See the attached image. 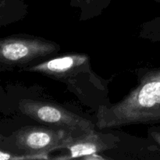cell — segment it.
Masks as SVG:
<instances>
[{
  "instance_id": "cell-7",
  "label": "cell",
  "mask_w": 160,
  "mask_h": 160,
  "mask_svg": "<svg viewBox=\"0 0 160 160\" xmlns=\"http://www.w3.org/2000/svg\"><path fill=\"white\" fill-rule=\"evenodd\" d=\"M148 24V30H149V32L148 35L149 38H151L152 40L160 41V17L156 18Z\"/></svg>"
},
{
  "instance_id": "cell-6",
  "label": "cell",
  "mask_w": 160,
  "mask_h": 160,
  "mask_svg": "<svg viewBox=\"0 0 160 160\" xmlns=\"http://www.w3.org/2000/svg\"><path fill=\"white\" fill-rule=\"evenodd\" d=\"M118 138L112 134H103L93 131L72 136L62 149L68 151V155L58 156L57 159H71L81 158L111 149L116 146Z\"/></svg>"
},
{
  "instance_id": "cell-3",
  "label": "cell",
  "mask_w": 160,
  "mask_h": 160,
  "mask_svg": "<svg viewBox=\"0 0 160 160\" xmlns=\"http://www.w3.org/2000/svg\"><path fill=\"white\" fill-rule=\"evenodd\" d=\"M14 135V143L25 154L36 159H48L51 152L62 149L73 136L63 129L46 126H28L20 128Z\"/></svg>"
},
{
  "instance_id": "cell-1",
  "label": "cell",
  "mask_w": 160,
  "mask_h": 160,
  "mask_svg": "<svg viewBox=\"0 0 160 160\" xmlns=\"http://www.w3.org/2000/svg\"><path fill=\"white\" fill-rule=\"evenodd\" d=\"M97 128L112 129L133 124H160V67L142 73L139 84L119 102L101 106Z\"/></svg>"
},
{
  "instance_id": "cell-2",
  "label": "cell",
  "mask_w": 160,
  "mask_h": 160,
  "mask_svg": "<svg viewBox=\"0 0 160 160\" xmlns=\"http://www.w3.org/2000/svg\"><path fill=\"white\" fill-rule=\"evenodd\" d=\"M19 108L30 118L47 126L65 130L73 136L95 130V125L92 121L57 104L22 99Z\"/></svg>"
},
{
  "instance_id": "cell-4",
  "label": "cell",
  "mask_w": 160,
  "mask_h": 160,
  "mask_svg": "<svg viewBox=\"0 0 160 160\" xmlns=\"http://www.w3.org/2000/svg\"><path fill=\"white\" fill-rule=\"evenodd\" d=\"M59 48L56 43L42 38L9 36L0 41V62L8 67L23 65L52 55Z\"/></svg>"
},
{
  "instance_id": "cell-10",
  "label": "cell",
  "mask_w": 160,
  "mask_h": 160,
  "mask_svg": "<svg viewBox=\"0 0 160 160\" xmlns=\"http://www.w3.org/2000/svg\"><path fill=\"white\" fill-rule=\"evenodd\" d=\"M156 2H159L160 3V0H155Z\"/></svg>"
},
{
  "instance_id": "cell-8",
  "label": "cell",
  "mask_w": 160,
  "mask_h": 160,
  "mask_svg": "<svg viewBox=\"0 0 160 160\" xmlns=\"http://www.w3.org/2000/svg\"><path fill=\"white\" fill-rule=\"evenodd\" d=\"M148 136L153 142L160 148V128L159 127H152L148 131Z\"/></svg>"
},
{
  "instance_id": "cell-5",
  "label": "cell",
  "mask_w": 160,
  "mask_h": 160,
  "mask_svg": "<svg viewBox=\"0 0 160 160\" xmlns=\"http://www.w3.org/2000/svg\"><path fill=\"white\" fill-rule=\"evenodd\" d=\"M24 70L72 84V80H75L81 73H90V59L88 55L82 53L64 55Z\"/></svg>"
},
{
  "instance_id": "cell-9",
  "label": "cell",
  "mask_w": 160,
  "mask_h": 160,
  "mask_svg": "<svg viewBox=\"0 0 160 160\" xmlns=\"http://www.w3.org/2000/svg\"><path fill=\"white\" fill-rule=\"evenodd\" d=\"M83 159H88V160H95V159H98V160H104L106 159V158H104L103 156H100L98 155V153H95V154H92L89 155V156H84V157L82 158Z\"/></svg>"
}]
</instances>
